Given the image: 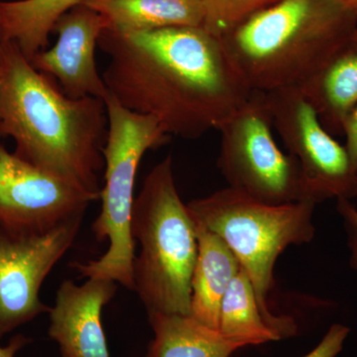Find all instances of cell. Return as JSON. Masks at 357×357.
<instances>
[{
  "label": "cell",
  "instance_id": "cell-20",
  "mask_svg": "<svg viewBox=\"0 0 357 357\" xmlns=\"http://www.w3.org/2000/svg\"><path fill=\"white\" fill-rule=\"evenodd\" d=\"M351 328L342 324H333L321 338L318 345L301 357H337L344 349Z\"/></svg>",
  "mask_w": 357,
  "mask_h": 357
},
{
  "label": "cell",
  "instance_id": "cell-5",
  "mask_svg": "<svg viewBox=\"0 0 357 357\" xmlns=\"http://www.w3.org/2000/svg\"><path fill=\"white\" fill-rule=\"evenodd\" d=\"M316 206L310 201L267 204L227 187L194 199L187 208L194 222L220 236L236 256L262 312L272 321L289 323L294 319L275 316L268 306L275 263L289 246L312 241Z\"/></svg>",
  "mask_w": 357,
  "mask_h": 357
},
{
  "label": "cell",
  "instance_id": "cell-16",
  "mask_svg": "<svg viewBox=\"0 0 357 357\" xmlns=\"http://www.w3.org/2000/svg\"><path fill=\"white\" fill-rule=\"evenodd\" d=\"M218 331L246 347L292 337L297 326L294 321L278 323L268 318L258 304L248 275L241 268L223 297Z\"/></svg>",
  "mask_w": 357,
  "mask_h": 357
},
{
  "label": "cell",
  "instance_id": "cell-15",
  "mask_svg": "<svg viewBox=\"0 0 357 357\" xmlns=\"http://www.w3.org/2000/svg\"><path fill=\"white\" fill-rule=\"evenodd\" d=\"M115 31L147 32L203 25L201 0H84Z\"/></svg>",
  "mask_w": 357,
  "mask_h": 357
},
{
  "label": "cell",
  "instance_id": "cell-2",
  "mask_svg": "<svg viewBox=\"0 0 357 357\" xmlns=\"http://www.w3.org/2000/svg\"><path fill=\"white\" fill-rule=\"evenodd\" d=\"M107 128L105 100L69 98L17 45L0 40V136L15 141L16 156L100 198Z\"/></svg>",
  "mask_w": 357,
  "mask_h": 357
},
{
  "label": "cell",
  "instance_id": "cell-22",
  "mask_svg": "<svg viewBox=\"0 0 357 357\" xmlns=\"http://www.w3.org/2000/svg\"><path fill=\"white\" fill-rule=\"evenodd\" d=\"M342 135H344V145L352 164L357 170V105L345 119Z\"/></svg>",
  "mask_w": 357,
  "mask_h": 357
},
{
  "label": "cell",
  "instance_id": "cell-4",
  "mask_svg": "<svg viewBox=\"0 0 357 357\" xmlns=\"http://www.w3.org/2000/svg\"><path fill=\"white\" fill-rule=\"evenodd\" d=\"M131 234L140 246L133 262L134 291L147 312L190 316L198 238L178 192L171 156L150 171L134 199Z\"/></svg>",
  "mask_w": 357,
  "mask_h": 357
},
{
  "label": "cell",
  "instance_id": "cell-18",
  "mask_svg": "<svg viewBox=\"0 0 357 357\" xmlns=\"http://www.w3.org/2000/svg\"><path fill=\"white\" fill-rule=\"evenodd\" d=\"M84 0L0 1L1 38L17 45L28 60L43 51L61 16Z\"/></svg>",
  "mask_w": 357,
  "mask_h": 357
},
{
  "label": "cell",
  "instance_id": "cell-6",
  "mask_svg": "<svg viewBox=\"0 0 357 357\" xmlns=\"http://www.w3.org/2000/svg\"><path fill=\"white\" fill-rule=\"evenodd\" d=\"M103 100L109 119L102 150L105 185L100 197L102 211L93 231L98 241H109V248L98 259L74 263L73 267L88 279L114 281L134 291L131 215L136 174L144 154L167 144L171 136L153 117L122 107L109 93Z\"/></svg>",
  "mask_w": 357,
  "mask_h": 357
},
{
  "label": "cell",
  "instance_id": "cell-19",
  "mask_svg": "<svg viewBox=\"0 0 357 357\" xmlns=\"http://www.w3.org/2000/svg\"><path fill=\"white\" fill-rule=\"evenodd\" d=\"M279 0H201L203 27L222 39L253 14Z\"/></svg>",
  "mask_w": 357,
  "mask_h": 357
},
{
  "label": "cell",
  "instance_id": "cell-3",
  "mask_svg": "<svg viewBox=\"0 0 357 357\" xmlns=\"http://www.w3.org/2000/svg\"><path fill=\"white\" fill-rule=\"evenodd\" d=\"M357 29V17L335 0H279L222 37L248 88H299Z\"/></svg>",
  "mask_w": 357,
  "mask_h": 357
},
{
  "label": "cell",
  "instance_id": "cell-11",
  "mask_svg": "<svg viewBox=\"0 0 357 357\" xmlns=\"http://www.w3.org/2000/svg\"><path fill=\"white\" fill-rule=\"evenodd\" d=\"M107 22L93 9L79 4L59 18L56 44L30 60L33 67L53 79L72 98H105L109 93L96 67V49Z\"/></svg>",
  "mask_w": 357,
  "mask_h": 357
},
{
  "label": "cell",
  "instance_id": "cell-14",
  "mask_svg": "<svg viewBox=\"0 0 357 357\" xmlns=\"http://www.w3.org/2000/svg\"><path fill=\"white\" fill-rule=\"evenodd\" d=\"M194 222L198 256L192 275L190 316L204 326L218 330L223 297L243 267L220 236Z\"/></svg>",
  "mask_w": 357,
  "mask_h": 357
},
{
  "label": "cell",
  "instance_id": "cell-13",
  "mask_svg": "<svg viewBox=\"0 0 357 357\" xmlns=\"http://www.w3.org/2000/svg\"><path fill=\"white\" fill-rule=\"evenodd\" d=\"M299 89L326 130L342 135L345 119L357 105V29Z\"/></svg>",
  "mask_w": 357,
  "mask_h": 357
},
{
  "label": "cell",
  "instance_id": "cell-1",
  "mask_svg": "<svg viewBox=\"0 0 357 357\" xmlns=\"http://www.w3.org/2000/svg\"><path fill=\"white\" fill-rule=\"evenodd\" d=\"M102 74L122 107L149 115L168 135L196 139L220 126L252 93L222 39L203 26L124 33L105 27Z\"/></svg>",
  "mask_w": 357,
  "mask_h": 357
},
{
  "label": "cell",
  "instance_id": "cell-10",
  "mask_svg": "<svg viewBox=\"0 0 357 357\" xmlns=\"http://www.w3.org/2000/svg\"><path fill=\"white\" fill-rule=\"evenodd\" d=\"M84 217L41 234L20 236L0 229V340L43 312L40 289L76 241Z\"/></svg>",
  "mask_w": 357,
  "mask_h": 357
},
{
  "label": "cell",
  "instance_id": "cell-23",
  "mask_svg": "<svg viewBox=\"0 0 357 357\" xmlns=\"http://www.w3.org/2000/svg\"><path fill=\"white\" fill-rule=\"evenodd\" d=\"M30 338L17 335L11 338L6 347H0V357H14L26 344H29Z\"/></svg>",
  "mask_w": 357,
  "mask_h": 357
},
{
  "label": "cell",
  "instance_id": "cell-17",
  "mask_svg": "<svg viewBox=\"0 0 357 357\" xmlns=\"http://www.w3.org/2000/svg\"><path fill=\"white\" fill-rule=\"evenodd\" d=\"M154 332L146 357H229L244 345L191 316L148 312Z\"/></svg>",
  "mask_w": 357,
  "mask_h": 357
},
{
  "label": "cell",
  "instance_id": "cell-9",
  "mask_svg": "<svg viewBox=\"0 0 357 357\" xmlns=\"http://www.w3.org/2000/svg\"><path fill=\"white\" fill-rule=\"evenodd\" d=\"M98 196L32 165L0 144V229L20 236L50 231L84 217Z\"/></svg>",
  "mask_w": 357,
  "mask_h": 357
},
{
  "label": "cell",
  "instance_id": "cell-25",
  "mask_svg": "<svg viewBox=\"0 0 357 357\" xmlns=\"http://www.w3.org/2000/svg\"><path fill=\"white\" fill-rule=\"evenodd\" d=\"M0 38H1V25H0Z\"/></svg>",
  "mask_w": 357,
  "mask_h": 357
},
{
  "label": "cell",
  "instance_id": "cell-21",
  "mask_svg": "<svg viewBox=\"0 0 357 357\" xmlns=\"http://www.w3.org/2000/svg\"><path fill=\"white\" fill-rule=\"evenodd\" d=\"M337 211L342 218L347 246L349 249V265L357 273V208L351 199H337Z\"/></svg>",
  "mask_w": 357,
  "mask_h": 357
},
{
  "label": "cell",
  "instance_id": "cell-12",
  "mask_svg": "<svg viewBox=\"0 0 357 357\" xmlns=\"http://www.w3.org/2000/svg\"><path fill=\"white\" fill-rule=\"evenodd\" d=\"M116 282L89 279L83 285L61 284L50 309L49 335L62 357H109L102 312L117 290Z\"/></svg>",
  "mask_w": 357,
  "mask_h": 357
},
{
  "label": "cell",
  "instance_id": "cell-7",
  "mask_svg": "<svg viewBox=\"0 0 357 357\" xmlns=\"http://www.w3.org/2000/svg\"><path fill=\"white\" fill-rule=\"evenodd\" d=\"M273 130L266 93L252 91L218 129V168L229 187L264 203L306 201L299 163L279 148Z\"/></svg>",
  "mask_w": 357,
  "mask_h": 357
},
{
  "label": "cell",
  "instance_id": "cell-24",
  "mask_svg": "<svg viewBox=\"0 0 357 357\" xmlns=\"http://www.w3.org/2000/svg\"><path fill=\"white\" fill-rule=\"evenodd\" d=\"M335 1L347 13L357 17V0H335Z\"/></svg>",
  "mask_w": 357,
  "mask_h": 357
},
{
  "label": "cell",
  "instance_id": "cell-8",
  "mask_svg": "<svg viewBox=\"0 0 357 357\" xmlns=\"http://www.w3.org/2000/svg\"><path fill=\"white\" fill-rule=\"evenodd\" d=\"M274 130L299 163L305 199L314 204L357 196V170L345 145L319 121L299 88L265 93Z\"/></svg>",
  "mask_w": 357,
  "mask_h": 357
}]
</instances>
